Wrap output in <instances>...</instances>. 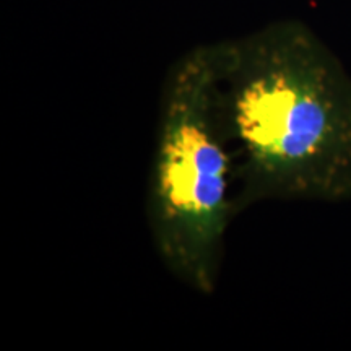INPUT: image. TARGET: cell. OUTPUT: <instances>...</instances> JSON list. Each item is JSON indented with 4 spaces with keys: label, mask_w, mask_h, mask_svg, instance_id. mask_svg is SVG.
<instances>
[{
    "label": "cell",
    "mask_w": 351,
    "mask_h": 351,
    "mask_svg": "<svg viewBox=\"0 0 351 351\" xmlns=\"http://www.w3.org/2000/svg\"><path fill=\"white\" fill-rule=\"evenodd\" d=\"M204 49L236 217L261 202L351 200V75L335 52L300 20Z\"/></svg>",
    "instance_id": "1"
},
{
    "label": "cell",
    "mask_w": 351,
    "mask_h": 351,
    "mask_svg": "<svg viewBox=\"0 0 351 351\" xmlns=\"http://www.w3.org/2000/svg\"><path fill=\"white\" fill-rule=\"evenodd\" d=\"M155 137L147 192L153 247L174 278L212 295L236 217L234 161L215 106L204 44L166 73Z\"/></svg>",
    "instance_id": "2"
}]
</instances>
